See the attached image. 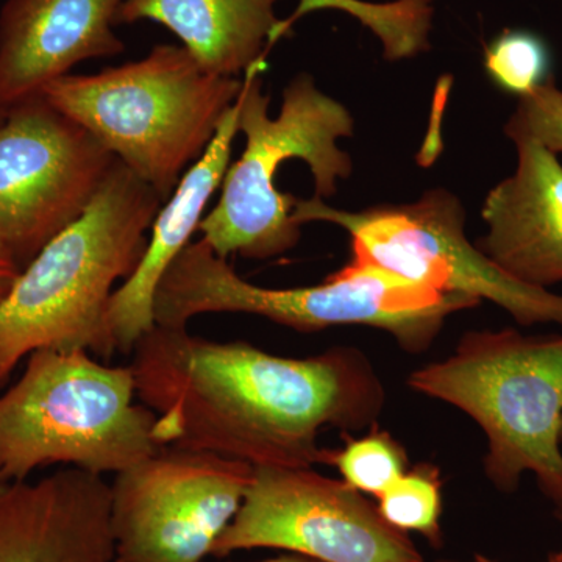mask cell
<instances>
[{"label":"cell","instance_id":"cell-1","mask_svg":"<svg viewBox=\"0 0 562 562\" xmlns=\"http://www.w3.org/2000/svg\"><path fill=\"white\" fill-rule=\"evenodd\" d=\"M131 368L162 447L254 468L322 464V430H368L386 405L375 366L357 347L288 358L155 324L133 347Z\"/></svg>","mask_w":562,"mask_h":562},{"label":"cell","instance_id":"cell-2","mask_svg":"<svg viewBox=\"0 0 562 562\" xmlns=\"http://www.w3.org/2000/svg\"><path fill=\"white\" fill-rule=\"evenodd\" d=\"M162 199L120 160L79 220L58 233L0 302V387L40 349L116 353L106 312L138 268Z\"/></svg>","mask_w":562,"mask_h":562},{"label":"cell","instance_id":"cell-3","mask_svg":"<svg viewBox=\"0 0 562 562\" xmlns=\"http://www.w3.org/2000/svg\"><path fill=\"white\" fill-rule=\"evenodd\" d=\"M265 68L266 61L258 63L243 76L238 127L246 147L228 166L220 201L199 227L202 241L224 260L231 255L269 260L301 241L302 225L292 220L294 195L277 190V172L284 161L308 165L314 195L322 201L335 195L338 181L353 172L350 155L338 144L353 136L349 109L302 72L284 88L279 116L271 117V99L261 83Z\"/></svg>","mask_w":562,"mask_h":562},{"label":"cell","instance_id":"cell-4","mask_svg":"<svg viewBox=\"0 0 562 562\" xmlns=\"http://www.w3.org/2000/svg\"><path fill=\"white\" fill-rule=\"evenodd\" d=\"M479 305L353 261L314 286H257L199 239L184 247L158 284L155 324L188 328L201 314L241 313L303 333L357 325L387 333L403 351L419 355L452 314Z\"/></svg>","mask_w":562,"mask_h":562},{"label":"cell","instance_id":"cell-5","mask_svg":"<svg viewBox=\"0 0 562 562\" xmlns=\"http://www.w3.org/2000/svg\"><path fill=\"white\" fill-rule=\"evenodd\" d=\"M241 90L243 79L206 72L183 46L158 44L140 60L90 76L68 74L40 94L166 202Z\"/></svg>","mask_w":562,"mask_h":562},{"label":"cell","instance_id":"cell-6","mask_svg":"<svg viewBox=\"0 0 562 562\" xmlns=\"http://www.w3.org/2000/svg\"><path fill=\"white\" fill-rule=\"evenodd\" d=\"M408 386L482 428L495 490L513 494L530 472L552 505L562 501V336L468 331L452 355L412 372Z\"/></svg>","mask_w":562,"mask_h":562},{"label":"cell","instance_id":"cell-7","mask_svg":"<svg viewBox=\"0 0 562 562\" xmlns=\"http://www.w3.org/2000/svg\"><path fill=\"white\" fill-rule=\"evenodd\" d=\"M155 425L131 364H105L85 350H35L0 395V476L22 482L54 464L116 475L162 449Z\"/></svg>","mask_w":562,"mask_h":562},{"label":"cell","instance_id":"cell-8","mask_svg":"<svg viewBox=\"0 0 562 562\" xmlns=\"http://www.w3.org/2000/svg\"><path fill=\"white\" fill-rule=\"evenodd\" d=\"M299 225L328 222L346 231L351 260L375 266L442 294H460L501 306L524 327H562V294L513 279L465 235L460 199L432 188L416 202L360 211L335 209L322 199L294 198Z\"/></svg>","mask_w":562,"mask_h":562},{"label":"cell","instance_id":"cell-9","mask_svg":"<svg viewBox=\"0 0 562 562\" xmlns=\"http://www.w3.org/2000/svg\"><path fill=\"white\" fill-rule=\"evenodd\" d=\"M254 465L162 447L116 473L110 520L116 562H203L241 508Z\"/></svg>","mask_w":562,"mask_h":562},{"label":"cell","instance_id":"cell-10","mask_svg":"<svg viewBox=\"0 0 562 562\" xmlns=\"http://www.w3.org/2000/svg\"><path fill=\"white\" fill-rule=\"evenodd\" d=\"M255 549L319 562H427L368 495L313 468H255L241 508L213 557Z\"/></svg>","mask_w":562,"mask_h":562},{"label":"cell","instance_id":"cell-11","mask_svg":"<svg viewBox=\"0 0 562 562\" xmlns=\"http://www.w3.org/2000/svg\"><path fill=\"white\" fill-rule=\"evenodd\" d=\"M117 158L41 94L0 122V236L22 269L94 201Z\"/></svg>","mask_w":562,"mask_h":562},{"label":"cell","instance_id":"cell-12","mask_svg":"<svg viewBox=\"0 0 562 562\" xmlns=\"http://www.w3.org/2000/svg\"><path fill=\"white\" fill-rule=\"evenodd\" d=\"M0 562H116L110 483L65 468L0 491Z\"/></svg>","mask_w":562,"mask_h":562},{"label":"cell","instance_id":"cell-13","mask_svg":"<svg viewBox=\"0 0 562 562\" xmlns=\"http://www.w3.org/2000/svg\"><path fill=\"white\" fill-rule=\"evenodd\" d=\"M124 0H7L0 10V105L40 94L92 58L125 50L113 27Z\"/></svg>","mask_w":562,"mask_h":562},{"label":"cell","instance_id":"cell-14","mask_svg":"<svg viewBox=\"0 0 562 562\" xmlns=\"http://www.w3.org/2000/svg\"><path fill=\"white\" fill-rule=\"evenodd\" d=\"M514 144L516 171L487 192L476 247L513 279L549 290L562 283V165L536 140Z\"/></svg>","mask_w":562,"mask_h":562},{"label":"cell","instance_id":"cell-15","mask_svg":"<svg viewBox=\"0 0 562 562\" xmlns=\"http://www.w3.org/2000/svg\"><path fill=\"white\" fill-rule=\"evenodd\" d=\"M238 101L225 114L201 160L183 173L171 198L151 224L149 241L138 268L111 295L106 330L114 350L132 355L133 347L155 327V295L172 262L199 232L214 192L231 166L233 143L239 133Z\"/></svg>","mask_w":562,"mask_h":562},{"label":"cell","instance_id":"cell-16","mask_svg":"<svg viewBox=\"0 0 562 562\" xmlns=\"http://www.w3.org/2000/svg\"><path fill=\"white\" fill-rule=\"evenodd\" d=\"M280 0H124L116 25L151 21L171 31L214 76H241L277 43Z\"/></svg>","mask_w":562,"mask_h":562},{"label":"cell","instance_id":"cell-17","mask_svg":"<svg viewBox=\"0 0 562 562\" xmlns=\"http://www.w3.org/2000/svg\"><path fill=\"white\" fill-rule=\"evenodd\" d=\"M342 438L339 449H325L322 464L335 468L344 483L368 497L379 498L409 469L405 447L376 425L360 438L351 432Z\"/></svg>","mask_w":562,"mask_h":562},{"label":"cell","instance_id":"cell-18","mask_svg":"<svg viewBox=\"0 0 562 562\" xmlns=\"http://www.w3.org/2000/svg\"><path fill=\"white\" fill-rule=\"evenodd\" d=\"M376 506L395 530L406 535L416 532L435 549H441L442 480L438 465L430 462L413 465L376 498Z\"/></svg>","mask_w":562,"mask_h":562},{"label":"cell","instance_id":"cell-19","mask_svg":"<svg viewBox=\"0 0 562 562\" xmlns=\"http://www.w3.org/2000/svg\"><path fill=\"white\" fill-rule=\"evenodd\" d=\"M546 41L528 31L502 32L484 49V69L492 83L524 98L552 79Z\"/></svg>","mask_w":562,"mask_h":562},{"label":"cell","instance_id":"cell-20","mask_svg":"<svg viewBox=\"0 0 562 562\" xmlns=\"http://www.w3.org/2000/svg\"><path fill=\"white\" fill-rule=\"evenodd\" d=\"M505 135L513 143L536 140L553 154H562V91L553 79L519 99Z\"/></svg>","mask_w":562,"mask_h":562},{"label":"cell","instance_id":"cell-21","mask_svg":"<svg viewBox=\"0 0 562 562\" xmlns=\"http://www.w3.org/2000/svg\"><path fill=\"white\" fill-rule=\"evenodd\" d=\"M21 271L22 266L0 236V302L9 295Z\"/></svg>","mask_w":562,"mask_h":562},{"label":"cell","instance_id":"cell-22","mask_svg":"<svg viewBox=\"0 0 562 562\" xmlns=\"http://www.w3.org/2000/svg\"><path fill=\"white\" fill-rule=\"evenodd\" d=\"M260 562H319L316 560H312V558L303 557V554L297 553H284L280 554V557L271 558V560L260 561Z\"/></svg>","mask_w":562,"mask_h":562},{"label":"cell","instance_id":"cell-23","mask_svg":"<svg viewBox=\"0 0 562 562\" xmlns=\"http://www.w3.org/2000/svg\"><path fill=\"white\" fill-rule=\"evenodd\" d=\"M553 516L557 522L560 524L562 530V501L553 503Z\"/></svg>","mask_w":562,"mask_h":562},{"label":"cell","instance_id":"cell-24","mask_svg":"<svg viewBox=\"0 0 562 562\" xmlns=\"http://www.w3.org/2000/svg\"><path fill=\"white\" fill-rule=\"evenodd\" d=\"M436 562H495L490 560V558L482 557V554H476V557H473L472 560L468 561H457V560H441Z\"/></svg>","mask_w":562,"mask_h":562},{"label":"cell","instance_id":"cell-25","mask_svg":"<svg viewBox=\"0 0 562 562\" xmlns=\"http://www.w3.org/2000/svg\"><path fill=\"white\" fill-rule=\"evenodd\" d=\"M543 562H562V550H560V552L550 554V557L547 558V560Z\"/></svg>","mask_w":562,"mask_h":562},{"label":"cell","instance_id":"cell-26","mask_svg":"<svg viewBox=\"0 0 562 562\" xmlns=\"http://www.w3.org/2000/svg\"><path fill=\"white\" fill-rule=\"evenodd\" d=\"M7 113H9V109H7V106L0 105V122L5 120Z\"/></svg>","mask_w":562,"mask_h":562},{"label":"cell","instance_id":"cell-27","mask_svg":"<svg viewBox=\"0 0 562 562\" xmlns=\"http://www.w3.org/2000/svg\"><path fill=\"white\" fill-rule=\"evenodd\" d=\"M7 484H9V482H7V480H3L2 476H0V491H2L3 487L7 486Z\"/></svg>","mask_w":562,"mask_h":562},{"label":"cell","instance_id":"cell-28","mask_svg":"<svg viewBox=\"0 0 562 562\" xmlns=\"http://www.w3.org/2000/svg\"><path fill=\"white\" fill-rule=\"evenodd\" d=\"M561 435H562V427H561Z\"/></svg>","mask_w":562,"mask_h":562}]
</instances>
